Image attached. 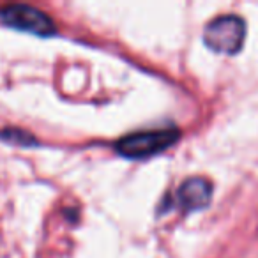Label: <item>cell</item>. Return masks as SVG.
Segmentation results:
<instances>
[{
  "instance_id": "cell-1",
  "label": "cell",
  "mask_w": 258,
  "mask_h": 258,
  "mask_svg": "<svg viewBox=\"0 0 258 258\" xmlns=\"http://www.w3.org/2000/svg\"><path fill=\"white\" fill-rule=\"evenodd\" d=\"M246 25L239 16H221L205 27L204 43L218 53L233 55L242 48Z\"/></svg>"
},
{
  "instance_id": "cell-2",
  "label": "cell",
  "mask_w": 258,
  "mask_h": 258,
  "mask_svg": "<svg viewBox=\"0 0 258 258\" xmlns=\"http://www.w3.org/2000/svg\"><path fill=\"white\" fill-rule=\"evenodd\" d=\"M179 138L177 129H158V131H145L124 137L117 142L115 149L124 158H147L168 149Z\"/></svg>"
},
{
  "instance_id": "cell-3",
  "label": "cell",
  "mask_w": 258,
  "mask_h": 258,
  "mask_svg": "<svg viewBox=\"0 0 258 258\" xmlns=\"http://www.w3.org/2000/svg\"><path fill=\"white\" fill-rule=\"evenodd\" d=\"M0 22L8 27L23 32H32L37 36L55 34V23L43 11L25 4H11L0 9Z\"/></svg>"
},
{
  "instance_id": "cell-4",
  "label": "cell",
  "mask_w": 258,
  "mask_h": 258,
  "mask_svg": "<svg viewBox=\"0 0 258 258\" xmlns=\"http://www.w3.org/2000/svg\"><path fill=\"white\" fill-rule=\"evenodd\" d=\"M212 197V186L207 179L191 177L184 180L182 186L177 189V204L186 212H193L209 205Z\"/></svg>"
}]
</instances>
